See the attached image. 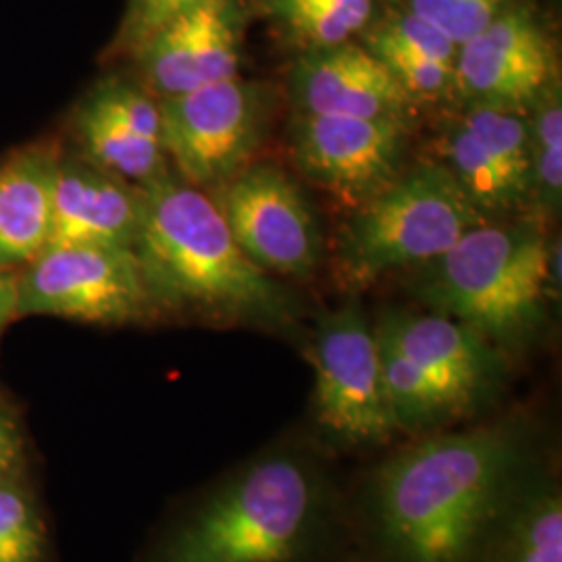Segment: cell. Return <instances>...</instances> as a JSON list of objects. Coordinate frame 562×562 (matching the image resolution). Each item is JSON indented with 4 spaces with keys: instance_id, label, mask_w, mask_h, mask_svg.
I'll return each instance as SVG.
<instances>
[{
    "instance_id": "cell-1",
    "label": "cell",
    "mask_w": 562,
    "mask_h": 562,
    "mask_svg": "<svg viewBox=\"0 0 562 562\" xmlns=\"http://www.w3.org/2000/svg\"><path fill=\"white\" fill-rule=\"evenodd\" d=\"M538 459L521 419L417 436L367 483L373 548L385 562H473L490 522Z\"/></svg>"
},
{
    "instance_id": "cell-2",
    "label": "cell",
    "mask_w": 562,
    "mask_h": 562,
    "mask_svg": "<svg viewBox=\"0 0 562 562\" xmlns=\"http://www.w3.org/2000/svg\"><path fill=\"white\" fill-rule=\"evenodd\" d=\"M338 529V492L319 452L278 443L211 487L150 562H322Z\"/></svg>"
},
{
    "instance_id": "cell-3",
    "label": "cell",
    "mask_w": 562,
    "mask_h": 562,
    "mask_svg": "<svg viewBox=\"0 0 562 562\" xmlns=\"http://www.w3.org/2000/svg\"><path fill=\"white\" fill-rule=\"evenodd\" d=\"M140 190L134 252L157 315L292 327L296 304L288 288L241 252L206 192L173 171Z\"/></svg>"
},
{
    "instance_id": "cell-4",
    "label": "cell",
    "mask_w": 562,
    "mask_h": 562,
    "mask_svg": "<svg viewBox=\"0 0 562 562\" xmlns=\"http://www.w3.org/2000/svg\"><path fill=\"white\" fill-rule=\"evenodd\" d=\"M550 240L536 222L482 223L442 257L423 265L415 296L462 323L503 352H519L546 319Z\"/></svg>"
},
{
    "instance_id": "cell-5",
    "label": "cell",
    "mask_w": 562,
    "mask_h": 562,
    "mask_svg": "<svg viewBox=\"0 0 562 562\" xmlns=\"http://www.w3.org/2000/svg\"><path fill=\"white\" fill-rule=\"evenodd\" d=\"M485 222L438 159L408 165L398 180L350 211L334 241V273L350 290L367 288L442 257Z\"/></svg>"
},
{
    "instance_id": "cell-6",
    "label": "cell",
    "mask_w": 562,
    "mask_h": 562,
    "mask_svg": "<svg viewBox=\"0 0 562 562\" xmlns=\"http://www.w3.org/2000/svg\"><path fill=\"white\" fill-rule=\"evenodd\" d=\"M157 101L169 167L186 183L215 194L261 153L276 117L278 90L240 76Z\"/></svg>"
},
{
    "instance_id": "cell-7",
    "label": "cell",
    "mask_w": 562,
    "mask_h": 562,
    "mask_svg": "<svg viewBox=\"0 0 562 562\" xmlns=\"http://www.w3.org/2000/svg\"><path fill=\"white\" fill-rule=\"evenodd\" d=\"M308 359L315 367V417L327 440L373 448L398 434L383 390L375 329L357 302L323 313Z\"/></svg>"
},
{
    "instance_id": "cell-8",
    "label": "cell",
    "mask_w": 562,
    "mask_h": 562,
    "mask_svg": "<svg viewBox=\"0 0 562 562\" xmlns=\"http://www.w3.org/2000/svg\"><path fill=\"white\" fill-rule=\"evenodd\" d=\"M18 319L132 325L159 317L134 248H48L18 271Z\"/></svg>"
},
{
    "instance_id": "cell-9",
    "label": "cell",
    "mask_w": 562,
    "mask_h": 562,
    "mask_svg": "<svg viewBox=\"0 0 562 562\" xmlns=\"http://www.w3.org/2000/svg\"><path fill=\"white\" fill-rule=\"evenodd\" d=\"M411 136L408 121L294 113L288 144L302 178L352 211L401 178Z\"/></svg>"
},
{
    "instance_id": "cell-10",
    "label": "cell",
    "mask_w": 562,
    "mask_h": 562,
    "mask_svg": "<svg viewBox=\"0 0 562 562\" xmlns=\"http://www.w3.org/2000/svg\"><path fill=\"white\" fill-rule=\"evenodd\" d=\"M217 204L241 252L273 278H311L323 238L301 186L278 165L252 162L222 190Z\"/></svg>"
},
{
    "instance_id": "cell-11",
    "label": "cell",
    "mask_w": 562,
    "mask_h": 562,
    "mask_svg": "<svg viewBox=\"0 0 562 562\" xmlns=\"http://www.w3.org/2000/svg\"><path fill=\"white\" fill-rule=\"evenodd\" d=\"M438 136V161L487 220L531 206V150L525 111L457 104Z\"/></svg>"
},
{
    "instance_id": "cell-12",
    "label": "cell",
    "mask_w": 562,
    "mask_h": 562,
    "mask_svg": "<svg viewBox=\"0 0 562 562\" xmlns=\"http://www.w3.org/2000/svg\"><path fill=\"white\" fill-rule=\"evenodd\" d=\"M557 78L559 53L548 21L531 0H517L459 46L457 104L527 111Z\"/></svg>"
},
{
    "instance_id": "cell-13",
    "label": "cell",
    "mask_w": 562,
    "mask_h": 562,
    "mask_svg": "<svg viewBox=\"0 0 562 562\" xmlns=\"http://www.w3.org/2000/svg\"><path fill=\"white\" fill-rule=\"evenodd\" d=\"M250 18L248 0H215L183 15L127 59L134 80L155 99H171L240 78Z\"/></svg>"
},
{
    "instance_id": "cell-14",
    "label": "cell",
    "mask_w": 562,
    "mask_h": 562,
    "mask_svg": "<svg viewBox=\"0 0 562 562\" xmlns=\"http://www.w3.org/2000/svg\"><path fill=\"white\" fill-rule=\"evenodd\" d=\"M375 336L394 346L434 383L459 422L494 401L503 387V350L446 315L390 311L378 323Z\"/></svg>"
},
{
    "instance_id": "cell-15",
    "label": "cell",
    "mask_w": 562,
    "mask_h": 562,
    "mask_svg": "<svg viewBox=\"0 0 562 562\" xmlns=\"http://www.w3.org/2000/svg\"><path fill=\"white\" fill-rule=\"evenodd\" d=\"M294 113L408 121L419 106L357 41L301 50L288 71Z\"/></svg>"
},
{
    "instance_id": "cell-16",
    "label": "cell",
    "mask_w": 562,
    "mask_h": 562,
    "mask_svg": "<svg viewBox=\"0 0 562 562\" xmlns=\"http://www.w3.org/2000/svg\"><path fill=\"white\" fill-rule=\"evenodd\" d=\"M142 220V190L63 150L44 250L60 246L134 248Z\"/></svg>"
},
{
    "instance_id": "cell-17",
    "label": "cell",
    "mask_w": 562,
    "mask_h": 562,
    "mask_svg": "<svg viewBox=\"0 0 562 562\" xmlns=\"http://www.w3.org/2000/svg\"><path fill=\"white\" fill-rule=\"evenodd\" d=\"M357 42L382 63L419 109L425 104H457L459 44L434 25L382 0L378 15Z\"/></svg>"
},
{
    "instance_id": "cell-18",
    "label": "cell",
    "mask_w": 562,
    "mask_h": 562,
    "mask_svg": "<svg viewBox=\"0 0 562 562\" xmlns=\"http://www.w3.org/2000/svg\"><path fill=\"white\" fill-rule=\"evenodd\" d=\"M59 142L25 144L0 162V269L20 271L44 252L55 202Z\"/></svg>"
},
{
    "instance_id": "cell-19",
    "label": "cell",
    "mask_w": 562,
    "mask_h": 562,
    "mask_svg": "<svg viewBox=\"0 0 562 562\" xmlns=\"http://www.w3.org/2000/svg\"><path fill=\"white\" fill-rule=\"evenodd\" d=\"M473 562H562V492L552 467L533 462L490 522Z\"/></svg>"
},
{
    "instance_id": "cell-20",
    "label": "cell",
    "mask_w": 562,
    "mask_h": 562,
    "mask_svg": "<svg viewBox=\"0 0 562 562\" xmlns=\"http://www.w3.org/2000/svg\"><path fill=\"white\" fill-rule=\"evenodd\" d=\"M71 134L81 159L138 188L171 171L161 142L144 138L90 94L74 111Z\"/></svg>"
},
{
    "instance_id": "cell-21",
    "label": "cell",
    "mask_w": 562,
    "mask_h": 562,
    "mask_svg": "<svg viewBox=\"0 0 562 562\" xmlns=\"http://www.w3.org/2000/svg\"><path fill=\"white\" fill-rule=\"evenodd\" d=\"M292 48L308 50L357 41L380 11L382 0H248Z\"/></svg>"
},
{
    "instance_id": "cell-22",
    "label": "cell",
    "mask_w": 562,
    "mask_h": 562,
    "mask_svg": "<svg viewBox=\"0 0 562 562\" xmlns=\"http://www.w3.org/2000/svg\"><path fill=\"white\" fill-rule=\"evenodd\" d=\"M531 150V206L540 220L552 222L562 201V88L550 81L525 111Z\"/></svg>"
},
{
    "instance_id": "cell-23",
    "label": "cell",
    "mask_w": 562,
    "mask_h": 562,
    "mask_svg": "<svg viewBox=\"0 0 562 562\" xmlns=\"http://www.w3.org/2000/svg\"><path fill=\"white\" fill-rule=\"evenodd\" d=\"M46 527L23 475L0 485V562H46Z\"/></svg>"
},
{
    "instance_id": "cell-24",
    "label": "cell",
    "mask_w": 562,
    "mask_h": 562,
    "mask_svg": "<svg viewBox=\"0 0 562 562\" xmlns=\"http://www.w3.org/2000/svg\"><path fill=\"white\" fill-rule=\"evenodd\" d=\"M215 0H125L115 36L104 50V59L127 60L162 27Z\"/></svg>"
},
{
    "instance_id": "cell-25",
    "label": "cell",
    "mask_w": 562,
    "mask_h": 562,
    "mask_svg": "<svg viewBox=\"0 0 562 562\" xmlns=\"http://www.w3.org/2000/svg\"><path fill=\"white\" fill-rule=\"evenodd\" d=\"M457 42L471 41L517 0H390Z\"/></svg>"
},
{
    "instance_id": "cell-26",
    "label": "cell",
    "mask_w": 562,
    "mask_h": 562,
    "mask_svg": "<svg viewBox=\"0 0 562 562\" xmlns=\"http://www.w3.org/2000/svg\"><path fill=\"white\" fill-rule=\"evenodd\" d=\"M25 442L15 415L0 406V485L23 475Z\"/></svg>"
},
{
    "instance_id": "cell-27",
    "label": "cell",
    "mask_w": 562,
    "mask_h": 562,
    "mask_svg": "<svg viewBox=\"0 0 562 562\" xmlns=\"http://www.w3.org/2000/svg\"><path fill=\"white\" fill-rule=\"evenodd\" d=\"M18 271L0 269V336L18 319Z\"/></svg>"
}]
</instances>
